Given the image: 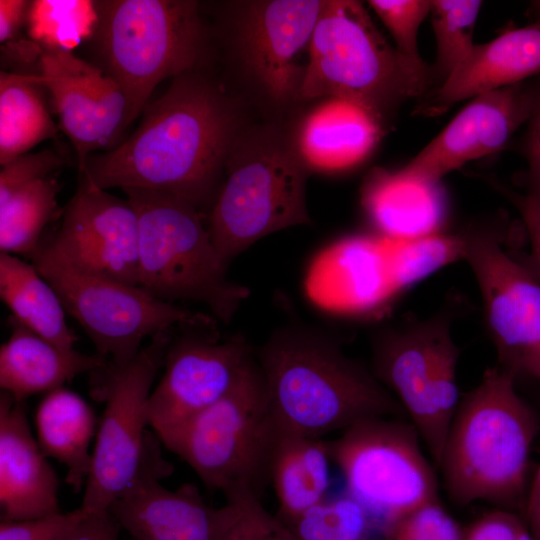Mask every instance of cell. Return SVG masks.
Segmentation results:
<instances>
[{
    "label": "cell",
    "mask_w": 540,
    "mask_h": 540,
    "mask_svg": "<svg viewBox=\"0 0 540 540\" xmlns=\"http://www.w3.org/2000/svg\"><path fill=\"white\" fill-rule=\"evenodd\" d=\"M238 136V116L220 84L195 69L148 103L137 128L114 149L87 158L95 186L150 189L208 213Z\"/></svg>",
    "instance_id": "cell-1"
},
{
    "label": "cell",
    "mask_w": 540,
    "mask_h": 540,
    "mask_svg": "<svg viewBox=\"0 0 540 540\" xmlns=\"http://www.w3.org/2000/svg\"><path fill=\"white\" fill-rule=\"evenodd\" d=\"M255 357L279 434L323 438L365 419L406 415L371 370L313 328L279 327Z\"/></svg>",
    "instance_id": "cell-2"
},
{
    "label": "cell",
    "mask_w": 540,
    "mask_h": 540,
    "mask_svg": "<svg viewBox=\"0 0 540 540\" xmlns=\"http://www.w3.org/2000/svg\"><path fill=\"white\" fill-rule=\"evenodd\" d=\"M515 378L498 365L489 367L459 402L438 465L458 505L487 501L514 508L524 499L540 422L517 393Z\"/></svg>",
    "instance_id": "cell-3"
},
{
    "label": "cell",
    "mask_w": 540,
    "mask_h": 540,
    "mask_svg": "<svg viewBox=\"0 0 540 540\" xmlns=\"http://www.w3.org/2000/svg\"><path fill=\"white\" fill-rule=\"evenodd\" d=\"M85 42L91 63L110 75L128 103L129 125L163 80L201 68L209 34L194 0L94 1Z\"/></svg>",
    "instance_id": "cell-4"
},
{
    "label": "cell",
    "mask_w": 540,
    "mask_h": 540,
    "mask_svg": "<svg viewBox=\"0 0 540 540\" xmlns=\"http://www.w3.org/2000/svg\"><path fill=\"white\" fill-rule=\"evenodd\" d=\"M308 50L300 98L347 101L377 122L433 85L431 67L420 69L402 57L357 1H324Z\"/></svg>",
    "instance_id": "cell-5"
},
{
    "label": "cell",
    "mask_w": 540,
    "mask_h": 540,
    "mask_svg": "<svg viewBox=\"0 0 540 540\" xmlns=\"http://www.w3.org/2000/svg\"><path fill=\"white\" fill-rule=\"evenodd\" d=\"M139 228L138 286L160 300L200 302L229 323L250 291L227 277L202 212L166 192L125 188Z\"/></svg>",
    "instance_id": "cell-6"
},
{
    "label": "cell",
    "mask_w": 540,
    "mask_h": 540,
    "mask_svg": "<svg viewBox=\"0 0 540 540\" xmlns=\"http://www.w3.org/2000/svg\"><path fill=\"white\" fill-rule=\"evenodd\" d=\"M277 438L255 357L230 392L192 418L164 446L225 498L242 492L260 497L270 481Z\"/></svg>",
    "instance_id": "cell-7"
},
{
    "label": "cell",
    "mask_w": 540,
    "mask_h": 540,
    "mask_svg": "<svg viewBox=\"0 0 540 540\" xmlns=\"http://www.w3.org/2000/svg\"><path fill=\"white\" fill-rule=\"evenodd\" d=\"M57 292L65 311L83 328L98 354L125 364L142 342L175 326L217 332L213 316L160 300L142 290L72 266L52 239H42L29 256Z\"/></svg>",
    "instance_id": "cell-8"
},
{
    "label": "cell",
    "mask_w": 540,
    "mask_h": 540,
    "mask_svg": "<svg viewBox=\"0 0 540 540\" xmlns=\"http://www.w3.org/2000/svg\"><path fill=\"white\" fill-rule=\"evenodd\" d=\"M304 163L277 141L244 145L238 138L207 222L213 243L228 266L265 236L310 224Z\"/></svg>",
    "instance_id": "cell-9"
},
{
    "label": "cell",
    "mask_w": 540,
    "mask_h": 540,
    "mask_svg": "<svg viewBox=\"0 0 540 540\" xmlns=\"http://www.w3.org/2000/svg\"><path fill=\"white\" fill-rule=\"evenodd\" d=\"M411 422L375 417L355 423L330 441L346 493L382 536L415 509L439 500L438 481Z\"/></svg>",
    "instance_id": "cell-10"
},
{
    "label": "cell",
    "mask_w": 540,
    "mask_h": 540,
    "mask_svg": "<svg viewBox=\"0 0 540 540\" xmlns=\"http://www.w3.org/2000/svg\"><path fill=\"white\" fill-rule=\"evenodd\" d=\"M172 338L173 330L158 333L129 362L93 371L92 395L105 408L80 506L90 514L107 511L140 473L152 433L149 397Z\"/></svg>",
    "instance_id": "cell-11"
},
{
    "label": "cell",
    "mask_w": 540,
    "mask_h": 540,
    "mask_svg": "<svg viewBox=\"0 0 540 540\" xmlns=\"http://www.w3.org/2000/svg\"><path fill=\"white\" fill-rule=\"evenodd\" d=\"M460 350L447 314L379 332L371 371L396 398L439 465L459 405Z\"/></svg>",
    "instance_id": "cell-12"
},
{
    "label": "cell",
    "mask_w": 540,
    "mask_h": 540,
    "mask_svg": "<svg viewBox=\"0 0 540 540\" xmlns=\"http://www.w3.org/2000/svg\"><path fill=\"white\" fill-rule=\"evenodd\" d=\"M463 237L497 365L540 380V275L505 248L500 233L474 230Z\"/></svg>",
    "instance_id": "cell-13"
},
{
    "label": "cell",
    "mask_w": 540,
    "mask_h": 540,
    "mask_svg": "<svg viewBox=\"0 0 540 540\" xmlns=\"http://www.w3.org/2000/svg\"><path fill=\"white\" fill-rule=\"evenodd\" d=\"M254 361L242 336L219 341L218 332L190 329L172 338L148 405L150 428L161 443L230 392Z\"/></svg>",
    "instance_id": "cell-14"
},
{
    "label": "cell",
    "mask_w": 540,
    "mask_h": 540,
    "mask_svg": "<svg viewBox=\"0 0 540 540\" xmlns=\"http://www.w3.org/2000/svg\"><path fill=\"white\" fill-rule=\"evenodd\" d=\"M36 64L31 75L47 92L82 172L90 155L123 141L130 126L127 99L110 75L73 51L41 48Z\"/></svg>",
    "instance_id": "cell-15"
},
{
    "label": "cell",
    "mask_w": 540,
    "mask_h": 540,
    "mask_svg": "<svg viewBox=\"0 0 540 540\" xmlns=\"http://www.w3.org/2000/svg\"><path fill=\"white\" fill-rule=\"evenodd\" d=\"M324 1L245 2L234 19V47L261 91L277 103L300 98L305 69L300 53L309 47Z\"/></svg>",
    "instance_id": "cell-16"
},
{
    "label": "cell",
    "mask_w": 540,
    "mask_h": 540,
    "mask_svg": "<svg viewBox=\"0 0 540 540\" xmlns=\"http://www.w3.org/2000/svg\"><path fill=\"white\" fill-rule=\"evenodd\" d=\"M160 444L152 433L140 473L107 511L134 540H221L233 519V505H208L191 483L165 488L160 479L173 466L162 456Z\"/></svg>",
    "instance_id": "cell-17"
},
{
    "label": "cell",
    "mask_w": 540,
    "mask_h": 540,
    "mask_svg": "<svg viewBox=\"0 0 540 540\" xmlns=\"http://www.w3.org/2000/svg\"><path fill=\"white\" fill-rule=\"evenodd\" d=\"M51 239L75 268L138 286L137 214L127 199L95 186L82 173Z\"/></svg>",
    "instance_id": "cell-18"
},
{
    "label": "cell",
    "mask_w": 540,
    "mask_h": 540,
    "mask_svg": "<svg viewBox=\"0 0 540 540\" xmlns=\"http://www.w3.org/2000/svg\"><path fill=\"white\" fill-rule=\"evenodd\" d=\"M538 87L522 82L472 98L435 138L398 170L399 174L420 183L439 184L446 174L467 162L499 151L529 120Z\"/></svg>",
    "instance_id": "cell-19"
},
{
    "label": "cell",
    "mask_w": 540,
    "mask_h": 540,
    "mask_svg": "<svg viewBox=\"0 0 540 540\" xmlns=\"http://www.w3.org/2000/svg\"><path fill=\"white\" fill-rule=\"evenodd\" d=\"M304 291L324 311L366 316L387 306L396 296L386 260V240L380 236H349L327 245L310 261Z\"/></svg>",
    "instance_id": "cell-20"
},
{
    "label": "cell",
    "mask_w": 540,
    "mask_h": 540,
    "mask_svg": "<svg viewBox=\"0 0 540 540\" xmlns=\"http://www.w3.org/2000/svg\"><path fill=\"white\" fill-rule=\"evenodd\" d=\"M59 479L29 425L25 401L0 394L1 521L59 512Z\"/></svg>",
    "instance_id": "cell-21"
},
{
    "label": "cell",
    "mask_w": 540,
    "mask_h": 540,
    "mask_svg": "<svg viewBox=\"0 0 540 540\" xmlns=\"http://www.w3.org/2000/svg\"><path fill=\"white\" fill-rule=\"evenodd\" d=\"M540 74V20L512 28L483 44H475L448 79L432 90L419 107L436 116L454 103L522 83Z\"/></svg>",
    "instance_id": "cell-22"
},
{
    "label": "cell",
    "mask_w": 540,
    "mask_h": 540,
    "mask_svg": "<svg viewBox=\"0 0 540 540\" xmlns=\"http://www.w3.org/2000/svg\"><path fill=\"white\" fill-rule=\"evenodd\" d=\"M12 333L0 347V386L15 400L48 393L109 360L96 353L62 349L11 318Z\"/></svg>",
    "instance_id": "cell-23"
},
{
    "label": "cell",
    "mask_w": 540,
    "mask_h": 540,
    "mask_svg": "<svg viewBox=\"0 0 540 540\" xmlns=\"http://www.w3.org/2000/svg\"><path fill=\"white\" fill-rule=\"evenodd\" d=\"M362 204L378 236L391 241L441 233L446 217L439 184L413 181L398 171L372 173L362 189Z\"/></svg>",
    "instance_id": "cell-24"
},
{
    "label": "cell",
    "mask_w": 540,
    "mask_h": 540,
    "mask_svg": "<svg viewBox=\"0 0 540 540\" xmlns=\"http://www.w3.org/2000/svg\"><path fill=\"white\" fill-rule=\"evenodd\" d=\"M34 423L40 448L66 467V482L79 492L92 464L91 445L97 432L93 409L78 393L61 387L46 393Z\"/></svg>",
    "instance_id": "cell-25"
},
{
    "label": "cell",
    "mask_w": 540,
    "mask_h": 540,
    "mask_svg": "<svg viewBox=\"0 0 540 540\" xmlns=\"http://www.w3.org/2000/svg\"><path fill=\"white\" fill-rule=\"evenodd\" d=\"M330 441L323 438L279 434L270 464L279 512L289 524L327 498L330 486Z\"/></svg>",
    "instance_id": "cell-26"
},
{
    "label": "cell",
    "mask_w": 540,
    "mask_h": 540,
    "mask_svg": "<svg viewBox=\"0 0 540 540\" xmlns=\"http://www.w3.org/2000/svg\"><path fill=\"white\" fill-rule=\"evenodd\" d=\"M378 122L360 107L330 99L305 120L300 132V153L304 162L335 170L359 161L373 146Z\"/></svg>",
    "instance_id": "cell-27"
},
{
    "label": "cell",
    "mask_w": 540,
    "mask_h": 540,
    "mask_svg": "<svg viewBox=\"0 0 540 540\" xmlns=\"http://www.w3.org/2000/svg\"><path fill=\"white\" fill-rule=\"evenodd\" d=\"M0 296L19 324L62 349H74L77 337L66 323L64 306L32 263L0 253Z\"/></svg>",
    "instance_id": "cell-28"
},
{
    "label": "cell",
    "mask_w": 540,
    "mask_h": 540,
    "mask_svg": "<svg viewBox=\"0 0 540 540\" xmlns=\"http://www.w3.org/2000/svg\"><path fill=\"white\" fill-rule=\"evenodd\" d=\"M43 92L31 74L1 70V166L57 135Z\"/></svg>",
    "instance_id": "cell-29"
},
{
    "label": "cell",
    "mask_w": 540,
    "mask_h": 540,
    "mask_svg": "<svg viewBox=\"0 0 540 540\" xmlns=\"http://www.w3.org/2000/svg\"><path fill=\"white\" fill-rule=\"evenodd\" d=\"M59 186L52 176L15 193L0 205V250L30 256L57 209Z\"/></svg>",
    "instance_id": "cell-30"
},
{
    "label": "cell",
    "mask_w": 540,
    "mask_h": 540,
    "mask_svg": "<svg viewBox=\"0 0 540 540\" xmlns=\"http://www.w3.org/2000/svg\"><path fill=\"white\" fill-rule=\"evenodd\" d=\"M385 240L388 273L397 295L443 267L464 260L463 235L441 232L411 240Z\"/></svg>",
    "instance_id": "cell-31"
},
{
    "label": "cell",
    "mask_w": 540,
    "mask_h": 540,
    "mask_svg": "<svg viewBox=\"0 0 540 540\" xmlns=\"http://www.w3.org/2000/svg\"><path fill=\"white\" fill-rule=\"evenodd\" d=\"M482 7L478 0H431L437 56L432 81L441 86L475 45L473 32ZM435 88V89H436Z\"/></svg>",
    "instance_id": "cell-32"
},
{
    "label": "cell",
    "mask_w": 540,
    "mask_h": 540,
    "mask_svg": "<svg viewBox=\"0 0 540 540\" xmlns=\"http://www.w3.org/2000/svg\"><path fill=\"white\" fill-rule=\"evenodd\" d=\"M95 21L94 1H33L26 23L41 48L73 51L90 37Z\"/></svg>",
    "instance_id": "cell-33"
},
{
    "label": "cell",
    "mask_w": 540,
    "mask_h": 540,
    "mask_svg": "<svg viewBox=\"0 0 540 540\" xmlns=\"http://www.w3.org/2000/svg\"><path fill=\"white\" fill-rule=\"evenodd\" d=\"M285 525L296 540H371L375 530L366 510L346 492L327 497Z\"/></svg>",
    "instance_id": "cell-34"
},
{
    "label": "cell",
    "mask_w": 540,
    "mask_h": 540,
    "mask_svg": "<svg viewBox=\"0 0 540 540\" xmlns=\"http://www.w3.org/2000/svg\"><path fill=\"white\" fill-rule=\"evenodd\" d=\"M368 4L392 35L399 54L412 65L429 69L419 55L417 37L430 14L431 0H370Z\"/></svg>",
    "instance_id": "cell-35"
},
{
    "label": "cell",
    "mask_w": 540,
    "mask_h": 540,
    "mask_svg": "<svg viewBox=\"0 0 540 540\" xmlns=\"http://www.w3.org/2000/svg\"><path fill=\"white\" fill-rule=\"evenodd\" d=\"M464 531L440 501L427 503L399 520L385 540H463Z\"/></svg>",
    "instance_id": "cell-36"
},
{
    "label": "cell",
    "mask_w": 540,
    "mask_h": 540,
    "mask_svg": "<svg viewBox=\"0 0 540 540\" xmlns=\"http://www.w3.org/2000/svg\"><path fill=\"white\" fill-rule=\"evenodd\" d=\"M64 163L65 159L60 153L47 148L22 154L1 166L0 205L21 189L52 176Z\"/></svg>",
    "instance_id": "cell-37"
},
{
    "label": "cell",
    "mask_w": 540,
    "mask_h": 540,
    "mask_svg": "<svg viewBox=\"0 0 540 540\" xmlns=\"http://www.w3.org/2000/svg\"><path fill=\"white\" fill-rule=\"evenodd\" d=\"M90 513L79 507L23 521H1L0 540H63Z\"/></svg>",
    "instance_id": "cell-38"
},
{
    "label": "cell",
    "mask_w": 540,
    "mask_h": 540,
    "mask_svg": "<svg viewBox=\"0 0 540 540\" xmlns=\"http://www.w3.org/2000/svg\"><path fill=\"white\" fill-rule=\"evenodd\" d=\"M226 501L233 505L234 516L221 540H261L271 514L262 505L260 497L252 492H242Z\"/></svg>",
    "instance_id": "cell-39"
},
{
    "label": "cell",
    "mask_w": 540,
    "mask_h": 540,
    "mask_svg": "<svg viewBox=\"0 0 540 540\" xmlns=\"http://www.w3.org/2000/svg\"><path fill=\"white\" fill-rule=\"evenodd\" d=\"M525 523L508 510H494L464 531L463 540H519Z\"/></svg>",
    "instance_id": "cell-40"
},
{
    "label": "cell",
    "mask_w": 540,
    "mask_h": 540,
    "mask_svg": "<svg viewBox=\"0 0 540 540\" xmlns=\"http://www.w3.org/2000/svg\"><path fill=\"white\" fill-rule=\"evenodd\" d=\"M492 185L508 197L520 213L530 242L531 266L540 275V196L514 192L495 180Z\"/></svg>",
    "instance_id": "cell-41"
},
{
    "label": "cell",
    "mask_w": 540,
    "mask_h": 540,
    "mask_svg": "<svg viewBox=\"0 0 540 540\" xmlns=\"http://www.w3.org/2000/svg\"><path fill=\"white\" fill-rule=\"evenodd\" d=\"M528 123L525 145L528 161V192L540 196V86Z\"/></svg>",
    "instance_id": "cell-42"
},
{
    "label": "cell",
    "mask_w": 540,
    "mask_h": 540,
    "mask_svg": "<svg viewBox=\"0 0 540 540\" xmlns=\"http://www.w3.org/2000/svg\"><path fill=\"white\" fill-rule=\"evenodd\" d=\"M120 529L108 511L92 513L63 540H119Z\"/></svg>",
    "instance_id": "cell-43"
},
{
    "label": "cell",
    "mask_w": 540,
    "mask_h": 540,
    "mask_svg": "<svg viewBox=\"0 0 540 540\" xmlns=\"http://www.w3.org/2000/svg\"><path fill=\"white\" fill-rule=\"evenodd\" d=\"M25 0H0V41H12L27 21L30 7Z\"/></svg>",
    "instance_id": "cell-44"
},
{
    "label": "cell",
    "mask_w": 540,
    "mask_h": 540,
    "mask_svg": "<svg viewBox=\"0 0 540 540\" xmlns=\"http://www.w3.org/2000/svg\"><path fill=\"white\" fill-rule=\"evenodd\" d=\"M524 510L528 533L532 540H540V465L527 492Z\"/></svg>",
    "instance_id": "cell-45"
},
{
    "label": "cell",
    "mask_w": 540,
    "mask_h": 540,
    "mask_svg": "<svg viewBox=\"0 0 540 540\" xmlns=\"http://www.w3.org/2000/svg\"><path fill=\"white\" fill-rule=\"evenodd\" d=\"M289 528L277 517L271 515L265 524L261 540H292Z\"/></svg>",
    "instance_id": "cell-46"
},
{
    "label": "cell",
    "mask_w": 540,
    "mask_h": 540,
    "mask_svg": "<svg viewBox=\"0 0 540 540\" xmlns=\"http://www.w3.org/2000/svg\"><path fill=\"white\" fill-rule=\"evenodd\" d=\"M519 540H532L530 534L528 533V531L526 529V526H525V529L523 530V532L521 533V536H520Z\"/></svg>",
    "instance_id": "cell-47"
},
{
    "label": "cell",
    "mask_w": 540,
    "mask_h": 540,
    "mask_svg": "<svg viewBox=\"0 0 540 540\" xmlns=\"http://www.w3.org/2000/svg\"><path fill=\"white\" fill-rule=\"evenodd\" d=\"M534 10L540 15V1H534L532 3Z\"/></svg>",
    "instance_id": "cell-48"
},
{
    "label": "cell",
    "mask_w": 540,
    "mask_h": 540,
    "mask_svg": "<svg viewBox=\"0 0 540 540\" xmlns=\"http://www.w3.org/2000/svg\"><path fill=\"white\" fill-rule=\"evenodd\" d=\"M292 536H293V534H292ZM292 540H296V539L294 538V536H293V539H292Z\"/></svg>",
    "instance_id": "cell-49"
}]
</instances>
